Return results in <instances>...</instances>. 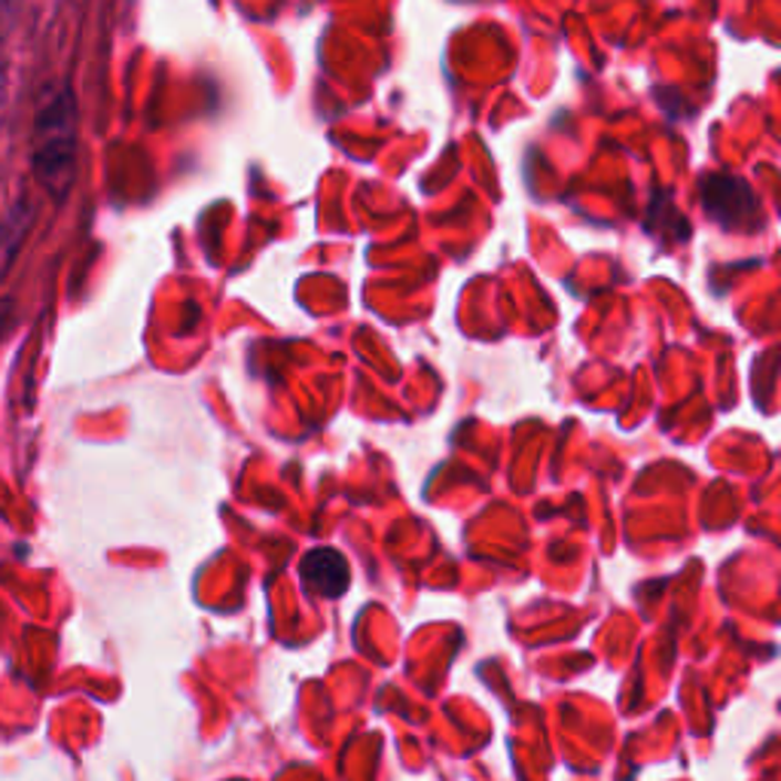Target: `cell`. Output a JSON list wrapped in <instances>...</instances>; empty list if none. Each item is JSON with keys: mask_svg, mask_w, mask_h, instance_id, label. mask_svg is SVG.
Wrapping results in <instances>:
<instances>
[{"mask_svg": "<svg viewBox=\"0 0 781 781\" xmlns=\"http://www.w3.org/2000/svg\"><path fill=\"white\" fill-rule=\"evenodd\" d=\"M16 323V299L0 297V339L10 333V327Z\"/></svg>", "mask_w": 781, "mask_h": 781, "instance_id": "5b68a950", "label": "cell"}, {"mask_svg": "<svg viewBox=\"0 0 781 781\" xmlns=\"http://www.w3.org/2000/svg\"><path fill=\"white\" fill-rule=\"evenodd\" d=\"M702 193H706V212L727 229L739 226V220H748L754 214V196L739 177L708 174L702 181Z\"/></svg>", "mask_w": 781, "mask_h": 781, "instance_id": "7a4b0ae2", "label": "cell"}, {"mask_svg": "<svg viewBox=\"0 0 781 781\" xmlns=\"http://www.w3.org/2000/svg\"><path fill=\"white\" fill-rule=\"evenodd\" d=\"M299 577L309 586L311 593H318L323 598H339L351 583V568H348L346 556L333 549V546H318L311 549L309 556L302 558L299 565Z\"/></svg>", "mask_w": 781, "mask_h": 781, "instance_id": "3957f363", "label": "cell"}, {"mask_svg": "<svg viewBox=\"0 0 781 781\" xmlns=\"http://www.w3.org/2000/svg\"><path fill=\"white\" fill-rule=\"evenodd\" d=\"M31 168L52 202L68 199L76 177V99L64 83L47 89L38 104Z\"/></svg>", "mask_w": 781, "mask_h": 781, "instance_id": "6da1fadb", "label": "cell"}, {"mask_svg": "<svg viewBox=\"0 0 781 781\" xmlns=\"http://www.w3.org/2000/svg\"><path fill=\"white\" fill-rule=\"evenodd\" d=\"M31 224H34V208L28 199H19L0 217V278L10 273V266L19 257V248H22Z\"/></svg>", "mask_w": 781, "mask_h": 781, "instance_id": "277c9868", "label": "cell"}]
</instances>
